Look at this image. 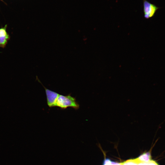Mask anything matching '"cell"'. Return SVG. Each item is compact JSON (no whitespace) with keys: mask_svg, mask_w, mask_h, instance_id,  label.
Wrapping results in <instances>:
<instances>
[{"mask_svg":"<svg viewBox=\"0 0 165 165\" xmlns=\"http://www.w3.org/2000/svg\"><path fill=\"white\" fill-rule=\"evenodd\" d=\"M55 107H59L62 109H65L70 107L78 109L79 105L76 101L75 98L70 94L67 96L59 94L57 100Z\"/></svg>","mask_w":165,"mask_h":165,"instance_id":"obj_1","label":"cell"},{"mask_svg":"<svg viewBox=\"0 0 165 165\" xmlns=\"http://www.w3.org/2000/svg\"><path fill=\"white\" fill-rule=\"evenodd\" d=\"M143 0L144 17L147 19L150 18L154 16L160 8L147 0Z\"/></svg>","mask_w":165,"mask_h":165,"instance_id":"obj_2","label":"cell"},{"mask_svg":"<svg viewBox=\"0 0 165 165\" xmlns=\"http://www.w3.org/2000/svg\"><path fill=\"white\" fill-rule=\"evenodd\" d=\"M42 86L45 89L47 105L50 108L55 107L57 99L60 94L51 90L46 88L43 85Z\"/></svg>","mask_w":165,"mask_h":165,"instance_id":"obj_3","label":"cell"},{"mask_svg":"<svg viewBox=\"0 0 165 165\" xmlns=\"http://www.w3.org/2000/svg\"><path fill=\"white\" fill-rule=\"evenodd\" d=\"M7 25L0 28V47L4 48L10 39V37L7 32L6 29Z\"/></svg>","mask_w":165,"mask_h":165,"instance_id":"obj_4","label":"cell"},{"mask_svg":"<svg viewBox=\"0 0 165 165\" xmlns=\"http://www.w3.org/2000/svg\"><path fill=\"white\" fill-rule=\"evenodd\" d=\"M136 159L139 163H148L151 160L150 153L149 152L144 153Z\"/></svg>","mask_w":165,"mask_h":165,"instance_id":"obj_5","label":"cell"}]
</instances>
